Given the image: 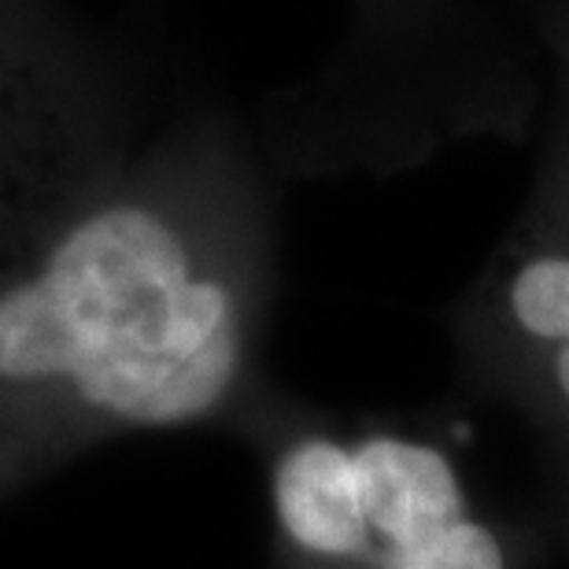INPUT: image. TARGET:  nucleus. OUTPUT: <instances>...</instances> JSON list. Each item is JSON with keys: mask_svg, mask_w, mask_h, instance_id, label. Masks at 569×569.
Here are the masks:
<instances>
[{"mask_svg": "<svg viewBox=\"0 0 569 569\" xmlns=\"http://www.w3.org/2000/svg\"><path fill=\"white\" fill-rule=\"evenodd\" d=\"M244 174L214 122L127 156L0 281V503L119 432L208 422L256 322Z\"/></svg>", "mask_w": 569, "mask_h": 569, "instance_id": "f257e3e1", "label": "nucleus"}, {"mask_svg": "<svg viewBox=\"0 0 569 569\" xmlns=\"http://www.w3.org/2000/svg\"><path fill=\"white\" fill-rule=\"evenodd\" d=\"M130 78L44 0H0V281L122 159Z\"/></svg>", "mask_w": 569, "mask_h": 569, "instance_id": "f03ea898", "label": "nucleus"}, {"mask_svg": "<svg viewBox=\"0 0 569 569\" xmlns=\"http://www.w3.org/2000/svg\"><path fill=\"white\" fill-rule=\"evenodd\" d=\"M526 60L481 0H348L307 104L362 119H477L515 108Z\"/></svg>", "mask_w": 569, "mask_h": 569, "instance_id": "7ed1b4c3", "label": "nucleus"}, {"mask_svg": "<svg viewBox=\"0 0 569 569\" xmlns=\"http://www.w3.org/2000/svg\"><path fill=\"white\" fill-rule=\"evenodd\" d=\"M351 455L370 543H389V569H507L499 540L466 518L459 481L440 451L373 437Z\"/></svg>", "mask_w": 569, "mask_h": 569, "instance_id": "20e7f679", "label": "nucleus"}, {"mask_svg": "<svg viewBox=\"0 0 569 569\" xmlns=\"http://www.w3.org/2000/svg\"><path fill=\"white\" fill-rule=\"evenodd\" d=\"M274 515L292 548L318 559H356L370 551L356 455L326 437L289 443L274 462Z\"/></svg>", "mask_w": 569, "mask_h": 569, "instance_id": "39448f33", "label": "nucleus"}, {"mask_svg": "<svg viewBox=\"0 0 569 569\" xmlns=\"http://www.w3.org/2000/svg\"><path fill=\"white\" fill-rule=\"evenodd\" d=\"M507 311L521 333L569 345V244H540L507 281Z\"/></svg>", "mask_w": 569, "mask_h": 569, "instance_id": "423d86ee", "label": "nucleus"}, {"mask_svg": "<svg viewBox=\"0 0 569 569\" xmlns=\"http://www.w3.org/2000/svg\"><path fill=\"white\" fill-rule=\"evenodd\" d=\"M540 38L559 67L562 86H569V0H540Z\"/></svg>", "mask_w": 569, "mask_h": 569, "instance_id": "0eeeda50", "label": "nucleus"}, {"mask_svg": "<svg viewBox=\"0 0 569 569\" xmlns=\"http://www.w3.org/2000/svg\"><path fill=\"white\" fill-rule=\"evenodd\" d=\"M555 378H559L562 392L569 396V345H562L559 356H555Z\"/></svg>", "mask_w": 569, "mask_h": 569, "instance_id": "6e6552de", "label": "nucleus"}]
</instances>
